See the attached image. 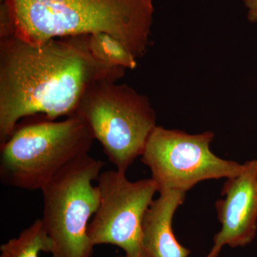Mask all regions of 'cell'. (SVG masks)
Here are the masks:
<instances>
[{"instance_id":"1","label":"cell","mask_w":257,"mask_h":257,"mask_svg":"<svg viewBox=\"0 0 257 257\" xmlns=\"http://www.w3.org/2000/svg\"><path fill=\"white\" fill-rule=\"evenodd\" d=\"M125 70L94 58L87 35L57 37L41 45L14 35L0 37V146L20 120L72 116L88 88L104 79L116 82Z\"/></svg>"},{"instance_id":"2","label":"cell","mask_w":257,"mask_h":257,"mask_svg":"<svg viewBox=\"0 0 257 257\" xmlns=\"http://www.w3.org/2000/svg\"><path fill=\"white\" fill-rule=\"evenodd\" d=\"M14 35L33 45L57 37L106 33L137 59L152 42L155 0H2Z\"/></svg>"},{"instance_id":"3","label":"cell","mask_w":257,"mask_h":257,"mask_svg":"<svg viewBox=\"0 0 257 257\" xmlns=\"http://www.w3.org/2000/svg\"><path fill=\"white\" fill-rule=\"evenodd\" d=\"M30 117L22 119L0 146V180L10 187L42 190L66 166L89 155L94 138L77 114L62 121Z\"/></svg>"},{"instance_id":"4","label":"cell","mask_w":257,"mask_h":257,"mask_svg":"<svg viewBox=\"0 0 257 257\" xmlns=\"http://www.w3.org/2000/svg\"><path fill=\"white\" fill-rule=\"evenodd\" d=\"M116 82L104 79L92 84L75 114L86 121L116 170L126 173L157 126L156 114L147 96Z\"/></svg>"},{"instance_id":"5","label":"cell","mask_w":257,"mask_h":257,"mask_svg":"<svg viewBox=\"0 0 257 257\" xmlns=\"http://www.w3.org/2000/svg\"><path fill=\"white\" fill-rule=\"evenodd\" d=\"M104 163L89 155L69 164L42 189V221L52 241V257H92L89 220L99 208L97 181Z\"/></svg>"},{"instance_id":"6","label":"cell","mask_w":257,"mask_h":257,"mask_svg":"<svg viewBox=\"0 0 257 257\" xmlns=\"http://www.w3.org/2000/svg\"><path fill=\"white\" fill-rule=\"evenodd\" d=\"M214 138L211 131L189 135L161 126L154 128L141 157L151 171L158 192L186 193L202 181L239 175L243 165L221 159L211 151Z\"/></svg>"},{"instance_id":"7","label":"cell","mask_w":257,"mask_h":257,"mask_svg":"<svg viewBox=\"0 0 257 257\" xmlns=\"http://www.w3.org/2000/svg\"><path fill=\"white\" fill-rule=\"evenodd\" d=\"M96 186L100 202L88 227L91 242L118 246L126 257H149L144 247L143 224L158 192L155 181L132 182L126 173L107 170L101 172Z\"/></svg>"},{"instance_id":"8","label":"cell","mask_w":257,"mask_h":257,"mask_svg":"<svg viewBox=\"0 0 257 257\" xmlns=\"http://www.w3.org/2000/svg\"><path fill=\"white\" fill-rule=\"evenodd\" d=\"M216 202L221 228L205 257H218L227 245L236 248L249 244L257 231V160L247 161L239 175L226 179Z\"/></svg>"},{"instance_id":"9","label":"cell","mask_w":257,"mask_h":257,"mask_svg":"<svg viewBox=\"0 0 257 257\" xmlns=\"http://www.w3.org/2000/svg\"><path fill=\"white\" fill-rule=\"evenodd\" d=\"M186 193L165 191L153 200L144 218L143 244L149 257H188L190 250L176 239L172 220Z\"/></svg>"},{"instance_id":"10","label":"cell","mask_w":257,"mask_h":257,"mask_svg":"<svg viewBox=\"0 0 257 257\" xmlns=\"http://www.w3.org/2000/svg\"><path fill=\"white\" fill-rule=\"evenodd\" d=\"M52 241L41 219H37L18 237L0 246V257H39L40 252L51 253Z\"/></svg>"},{"instance_id":"11","label":"cell","mask_w":257,"mask_h":257,"mask_svg":"<svg viewBox=\"0 0 257 257\" xmlns=\"http://www.w3.org/2000/svg\"><path fill=\"white\" fill-rule=\"evenodd\" d=\"M87 46L94 58L101 63L125 69H135L138 67L135 55L119 40L108 34L88 35Z\"/></svg>"},{"instance_id":"12","label":"cell","mask_w":257,"mask_h":257,"mask_svg":"<svg viewBox=\"0 0 257 257\" xmlns=\"http://www.w3.org/2000/svg\"><path fill=\"white\" fill-rule=\"evenodd\" d=\"M243 3L247 10L248 21L251 23H257V0H243Z\"/></svg>"},{"instance_id":"13","label":"cell","mask_w":257,"mask_h":257,"mask_svg":"<svg viewBox=\"0 0 257 257\" xmlns=\"http://www.w3.org/2000/svg\"><path fill=\"white\" fill-rule=\"evenodd\" d=\"M116 257H126L125 256H116Z\"/></svg>"}]
</instances>
